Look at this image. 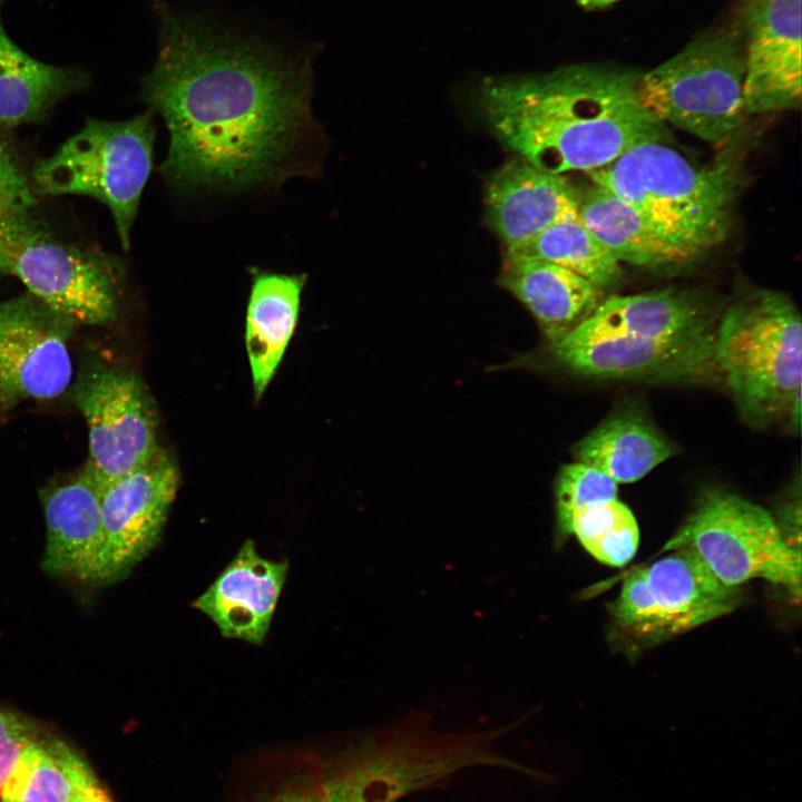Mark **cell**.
<instances>
[{"label":"cell","mask_w":802,"mask_h":802,"mask_svg":"<svg viewBox=\"0 0 802 802\" xmlns=\"http://www.w3.org/2000/svg\"><path fill=\"white\" fill-rule=\"evenodd\" d=\"M311 55L159 8L158 51L141 94L168 131L159 172L177 192L245 193L319 170Z\"/></svg>","instance_id":"cell-1"},{"label":"cell","mask_w":802,"mask_h":802,"mask_svg":"<svg viewBox=\"0 0 802 802\" xmlns=\"http://www.w3.org/2000/svg\"><path fill=\"white\" fill-rule=\"evenodd\" d=\"M639 74L577 63L536 75L490 76L476 91L490 133L516 156L564 176L599 169L635 145L667 140L640 104Z\"/></svg>","instance_id":"cell-2"},{"label":"cell","mask_w":802,"mask_h":802,"mask_svg":"<svg viewBox=\"0 0 802 802\" xmlns=\"http://www.w3.org/2000/svg\"><path fill=\"white\" fill-rule=\"evenodd\" d=\"M587 175L697 258L728 236L745 183L740 155L698 166L667 140L639 143Z\"/></svg>","instance_id":"cell-3"},{"label":"cell","mask_w":802,"mask_h":802,"mask_svg":"<svg viewBox=\"0 0 802 802\" xmlns=\"http://www.w3.org/2000/svg\"><path fill=\"white\" fill-rule=\"evenodd\" d=\"M714 358L751 427L786 421L801 403V314L789 295L756 288L737 296L721 313Z\"/></svg>","instance_id":"cell-4"},{"label":"cell","mask_w":802,"mask_h":802,"mask_svg":"<svg viewBox=\"0 0 802 802\" xmlns=\"http://www.w3.org/2000/svg\"><path fill=\"white\" fill-rule=\"evenodd\" d=\"M744 52L734 21L695 38L678 53L639 74L637 96L662 125L724 147L746 117Z\"/></svg>","instance_id":"cell-5"},{"label":"cell","mask_w":802,"mask_h":802,"mask_svg":"<svg viewBox=\"0 0 802 802\" xmlns=\"http://www.w3.org/2000/svg\"><path fill=\"white\" fill-rule=\"evenodd\" d=\"M154 113L123 121L87 118L84 127L32 169L37 195L94 197L110 211L120 244L130 231L153 169Z\"/></svg>","instance_id":"cell-6"},{"label":"cell","mask_w":802,"mask_h":802,"mask_svg":"<svg viewBox=\"0 0 802 802\" xmlns=\"http://www.w3.org/2000/svg\"><path fill=\"white\" fill-rule=\"evenodd\" d=\"M0 274L74 323L100 325L115 317L123 267L57 238L28 212L0 219Z\"/></svg>","instance_id":"cell-7"},{"label":"cell","mask_w":802,"mask_h":802,"mask_svg":"<svg viewBox=\"0 0 802 802\" xmlns=\"http://www.w3.org/2000/svg\"><path fill=\"white\" fill-rule=\"evenodd\" d=\"M691 548L728 586L762 578L800 597L801 555L763 507L723 489L706 490L665 550Z\"/></svg>","instance_id":"cell-8"},{"label":"cell","mask_w":802,"mask_h":802,"mask_svg":"<svg viewBox=\"0 0 802 802\" xmlns=\"http://www.w3.org/2000/svg\"><path fill=\"white\" fill-rule=\"evenodd\" d=\"M71 400L88 428L89 458L84 471L100 491L147 463L160 449L151 402L133 374L91 365L76 381Z\"/></svg>","instance_id":"cell-9"},{"label":"cell","mask_w":802,"mask_h":802,"mask_svg":"<svg viewBox=\"0 0 802 802\" xmlns=\"http://www.w3.org/2000/svg\"><path fill=\"white\" fill-rule=\"evenodd\" d=\"M714 343L715 336L659 339L571 333L551 344L550 350L560 366L584 378L672 383L720 376Z\"/></svg>","instance_id":"cell-10"},{"label":"cell","mask_w":802,"mask_h":802,"mask_svg":"<svg viewBox=\"0 0 802 802\" xmlns=\"http://www.w3.org/2000/svg\"><path fill=\"white\" fill-rule=\"evenodd\" d=\"M178 480L176 464L159 449L101 490L104 544L94 583L124 578L158 544Z\"/></svg>","instance_id":"cell-11"},{"label":"cell","mask_w":802,"mask_h":802,"mask_svg":"<svg viewBox=\"0 0 802 802\" xmlns=\"http://www.w3.org/2000/svg\"><path fill=\"white\" fill-rule=\"evenodd\" d=\"M746 116L801 105V0H739Z\"/></svg>","instance_id":"cell-12"},{"label":"cell","mask_w":802,"mask_h":802,"mask_svg":"<svg viewBox=\"0 0 802 802\" xmlns=\"http://www.w3.org/2000/svg\"><path fill=\"white\" fill-rule=\"evenodd\" d=\"M72 321L30 293L0 302V391L8 399H53L70 384Z\"/></svg>","instance_id":"cell-13"},{"label":"cell","mask_w":802,"mask_h":802,"mask_svg":"<svg viewBox=\"0 0 802 802\" xmlns=\"http://www.w3.org/2000/svg\"><path fill=\"white\" fill-rule=\"evenodd\" d=\"M483 195L487 223L505 252L578 214L579 193L564 176L539 169L518 156L489 175Z\"/></svg>","instance_id":"cell-14"},{"label":"cell","mask_w":802,"mask_h":802,"mask_svg":"<svg viewBox=\"0 0 802 802\" xmlns=\"http://www.w3.org/2000/svg\"><path fill=\"white\" fill-rule=\"evenodd\" d=\"M287 568L284 560L261 556L247 540L193 606L223 636L258 645L270 629Z\"/></svg>","instance_id":"cell-15"},{"label":"cell","mask_w":802,"mask_h":802,"mask_svg":"<svg viewBox=\"0 0 802 802\" xmlns=\"http://www.w3.org/2000/svg\"><path fill=\"white\" fill-rule=\"evenodd\" d=\"M722 311L711 295L694 288L668 287L612 295L606 296L595 313L573 333L580 336L708 338L715 336Z\"/></svg>","instance_id":"cell-16"},{"label":"cell","mask_w":802,"mask_h":802,"mask_svg":"<svg viewBox=\"0 0 802 802\" xmlns=\"http://www.w3.org/2000/svg\"><path fill=\"white\" fill-rule=\"evenodd\" d=\"M47 538L42 569L94 583L104 544L101 491L82 471L41 496Z\"/></svg>","instance_id":"cell-17"},{"label":"cell","mask_w":802,"mask_h":802,"mask_svg":"<svg viewBox=\"0 0 802 802\" xmlns=\"http://www.w3.org/2000/svg\"><path fill=\"white\" fill-rule=\"evenodd\" d=\"M499 284L536 319L550 345L588 320L606 292L559 265L503 255Z\"/></svg>","instance_id":"cell-18"},{"label":"cell","mask_w":802,"mask_h":802,"mask_svg":"<svg viewBox=\"0 0 802 802\" xmlns=\"http://www.w3.org/2000/svg\"><path fill=\"white\" fill-rule=\"evenodd\" d=\"M645 567L646 579L668 636L733 612L740 589L715 577L688 547H679Z\"/></svg>","instance_id":"cell-19"},{"label":"cell","mask_w":802,"mask_h":802,"mask_svg":"<svg viewBox=\"0 0 802 802\" xmlns=\"http://www.w3.org/2000/svg\"><path fill=\"white\" fill-rule=\"evenodd\" d=\"M578 216L620 264L658 271L697 258L633 205L595 184L579 194Z\"/></svg>","instance_id":"cell-20"},{"label":"cell","mask_w":802,"mask_h":802,"mask_svg":"<svg viewBox=\"0 0 802 802\" xmlns=\"http://www.w3.org/2000/svg\"><path fill=\"white\" fill-rule=\"evenodd\" d=\"M676 452L638 402L612 411L574 447L578 462L608 475L617 483L635 482Z\"/></svg>","instance_id":"cell-21"},{"label":"cell","mask_w":802,"mask_h":802,"mask_svg":"<svg viewBox=\"0 0 802 802\" xmlns=\"http://www.w3.org/2000/svg\"><path fill=\"white\" fill-rule=\"evenodd\" d=\"M245 344L253 387L260 398L274 375L294 332L304 274L252 268Z\"/></svg>","instance_id":"cell-22"},{"label":"cell","mask_w":802,"mask_h":802,"mask_svg":"<svg viewBox=\"0 0 802 802\" xmlns=\"http://www.w3.org/2000/svg\"><path fill=\"white\" fill-rule=\"evenodd\" d=\"M0 0V124L42 120L65 97L82 89L87 75L45 63L23 51L7 33Z\"/></svg>","instance_id":"cell-23"},{"label":"cell","mask_w":802,"mask_h":802,"mask_svg":"<svg viewBox=\"0 0 802 802\" xmlns=\"http://www.w3.org/2000/svg\"><path fill=\"white\" fill-rule=\"evenodd\" d=\"M422 784V770L412 756H379L317 786L283 793L268 802H394Z\"/></svg>","instance_id":"cell-24"},{"label":"cell","mask_w":802,"mask_h":802,"mask_svg":"<svg viewBox=\"0 0 802 802\" xmlns=\"http://www.w3.org/2000/svg\"><path fill=\"white\" fill-rule=\"evenodd\" d=\"M503 255L559 265L588 280L604 292L617 286L624 276L622 264L589 231L578 214L552 224Z\"/></svg>","instance_id":"cell-25"},{"label":"cell","mask_w":802,"mask_h":802,"mask_svg":"<svg viewBox=\"0 0 802 802\" xmlns=\"http://www.w3.org/2000/svg\"><path fill=\"white\" fill-rule=\"evenodd\" d=\"M574 535L583 547L603 564L622 567L636 554L638 524L630 509L614 499L574 514L566 537Z\"/></svg>","instance_id":"cell-26"},{"label":"cell","mask_w":802,"mask_h":802,"mask_svg":"<svg viewBox=\"0 0 802 802\" xmlns=\"http://www.w3.org/2000/svg\"><path fill=\"white\" fill-rule=\"evenodd\" d=\"M57 741L36 739L21 752L0 789V802H69L71 785Z\"/></svg>","instance_id":"cell-27"},{"label":"cell","mask_w":802,"mask_h":802,"mask_svg":"<svg viewBox=\"0 0 802 802\" xmlns=\"http://www.w3.org/2000/svg\"><path fill=\"white\" fill-rule=\"evenodd\" d=\"M617 482L605 472L581 463L565 464L556 479L557 536L566 537L574 514L591 506L617 499Z\"/></svg>","instance_id":"cell-28"},{"label":"cell","mask_w":802,"mask_h":802,"mask_svg":"<svg viewBox=\"0 0 802 802\" xmlns=\"http://www.w3.org/2000/svg\"><path fill=\"white\" fill-rule=\"evenodd\" d=\"M613 615L619 628L644 642L669 637L649 590L645 566L635 568L625 578L613 604Z\"/></svg>","instance_id":"cell-29"},{"label":"cell","mask_w":802,"mask_h":802,"mask_svg":"<svg viewBox=\"0 0 802 802\" xmlns=\"http://www.w3.org/2000/svg\"><path fill=\"white\" fill-rule=\"evenodd\" d=\"M36 204L32 185L13 151L0 136V219L28 213Z\"/></svg>","instance_id":"cell-30"},{"label":"cell","mask_w":802,"mask_h":802,"mask_svg":"<svg viewBox=\"0 0 802 802\" xmlns=\"http://www.w3.org/2000/svg\"><path fill=\"white\" fill-rule=\"evenodd\" d=\"M36 739L38 731L33 723L0 708V789L21 752Z\"/></svg>","instance_id":"cell-31"},{"label":"cell","mask_w":802,"mask_h":802,"mask_svg":"<svg viewBox=\"0 0 802 802\" xmlns=\"http://www.w3.org/2000/svg\"><path fill=\"white\" fill-rule=\"evenodd\" d=\"M57 749L71 785L69 802H114L92 769L76 751L59 740Z\"/></svg>","instance_id":"cell-32"},{"label":"cell","mask_w":802,"mask_h":802,"mask_svg":"<svg viewBox=\"0 0 802 802\" xmlns=\"http://www.w3.org/2000/svg\"><path fill=\"white\" fill-rule=\"evenodd\" d=\"M619 0H577V2L588 9L607 7Z\"/></svg>","instance_id":"cell-33"}]
</instances>
